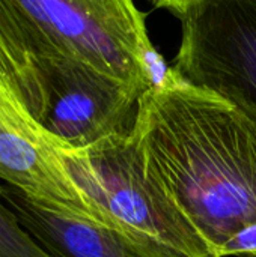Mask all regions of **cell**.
Segmentation results:
<instances>
[{
  "label": "cell",
  "mask_w": 256,
  "mask_h": 257,
  "mask_svg": "<svg viewBox=\"0 0 256 257\" xmlns=\"http://www.w3.org/2000/svg\"><path fill=\"white\" fill-rule=\"evenodd\" d=\"M57 142L29 110L0 99V179L48 211L103 224L59 158Z\"/></svg>",
  "instance_id": "6"
},
{
  "label": "cell",
  "mask_w": 256,
  "mask_h": 257,
  "mask_svg": "<svg viewBox=\"0 0 256 257\" xmlns=\"http://www.w3.org/2000/svg\"><path fill=\"white\" fill-rule=\"evenodd\" d=\"M0 257H53L21 226L9 208L0 184Z\"/></svg>",
  "instance_id": "9"
},
{
  "label": "cell",
  "mask_w": 256,
  "mask_h": 257,
  "mask_svg": "<svg viewBox=\"0 0 256 257\" xmlns=\"http://www.w3.org/2000/svg\"><path fill=\"white\" fill-rule=\"evenodd\" d=\"M0 99L24 107L38 120L41 84L36 63L0 6Z\"/></svg>",
  "instance_id": "8"
},
{
  "label": "cell",
  "mask_w": 256,
  "mask_h": 257,
  "mask_svg": "<svg viewBox=\"0 0 256 257\" xmlns=\"http://www.w3.org/2000/svg\"><path fill=\"white\" fill-rule=\"evenodd\" d=\"M39 84V125L71 148H88L131 134L145 90L65 56L35 59Z\"/></svg>",
  "instance_id": "4"
},
{
  "label": "cell",
  "mask_w": 256,
  "mask_h": 257,
  "mask_svg": "<svg viewBox=\"0 0 256 257\" xmlns=\"http://www.w3.org/2000/svg\"><path fill=\"white\" fill-rule=\"evenodd\" d=\"M3 194L21 226L53 257H178L104 224L48 211L5 182Z\"/></svg>",
  "instance_id": "7"
},
{
  "label": "cell",
  "mask_w": 256,
  "mask_h": 257,
  "mask_svg": "<svg viewBox=\"0 0 256 257\" xmlns=\"http://www.w3.org/2000/svg\"><path fill=\"white\" fill-rule=\"evenodd\" d=\"M56 151L104 226L178 257H214L148 172L133 134L88 148L59 140Z\"/></svg>",
  "instance_id": "2"
},
{
  "label": "cell",
  "mask_w": 256,
  "mask_h": 257,
  "mask_svg": "<svg viewBox=\"0 0 256 257\" xmlns=\"http://www.w3.org/2000/svg\"><path fill=\"white\" fill-rule=\"evenodd\" d=\"M133 139L214 257H256V110L184 78L148 89Z\"/></svg>",
  "instance_id": "1"
},
{
  "label": "cell",
  "mask_w": 256,
  "mask_h": 257,
  "mask_svg": "<svg viewBox=\"0 0 256 257\" xmlns=\"http://www.w3.org/2000/svg\"><path fill=\"white\" fill-rule=\"evenodd\" d=\"M180 20L177 72L256 110V0H201Z\"/></svg>",
  "instance_id": "5"
},
{
  "label": "cell",
  "mask_w": 256,
  "mask_h": 257,
  "mask_svg": "<svg viewBox=\"0 0 256 257\" xmlns=\"http://www.w3.org/2000/svg\"><path fill=\"white\" fill-rule=\"evenodd\" d=\"M32 59L81 60L142 90L143 59L155 48L134 0H0Z\"/></svg>",
  "instance_id": "3"
},
{
  "label": "cell",
  "mask_w": 256,
  "mask_h": 257,
  "mask_svg": "<svg viewBox=\"0 0 256 257\" xmlns=\"http://www.w3.org/2000/svg\"><path fill=\"white\" fill-rule=\"evenodd\" d=\"M155 8L160 9H167L178 18L184 15L193 5L199 3L201 0H149Z\"/></svg>",
  "instance_id": "10"
}]
</instances>
